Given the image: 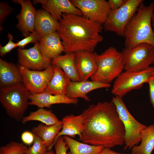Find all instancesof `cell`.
I'll use <instances>...</instances> for the list:
<instances>
[{
  "label": "cell",
  "instance_id": "cell-18",
  "mask_svg": "<svg viewBox=\"0 0 154 154\" xmlns=\"http://www.w3.org/2000/svg\"><path fill=\"white\" fill-rule=\"evenodd\" d=\"M28 99L29 105L36 106L39 108H50L52 105L57 104H76L78 101V99L70 98L65 94L55 95L45 92L30 94Z\"/></svg>",
  "mask_w": 154,
  "mask_h": 154
},
{
  "label": "cell",
  "instance_id": "cell-14",
  "mask_svg": "<svg viewBox=\"0 0 154 154\" xmlns=\"http://www.w3.org/2000/svg\"><path fill=\"white\" fill-rule=\"evenodd\" d=\"M20 4L21 7L20 13L16 17L18 23L16 26L25 37L35 32V24L36 11L29 0H13Z\"/></svg>",
  "mask_w": 154,
  "mask_h": 154
},
{
  "label": "cell",
  "instance_id": "cell-24",
  "mask_svg": "<svg viewBox=\"0 0 154 154\" xmlns=\"http://www.w3.org/2000/svg\"><path fill=\"white\" fill-rule=\"evenodd\" d=\"M75 56V53H66L53 59L51 62L61 68L72 82L80 81L76 68Z\"/></svg>",
  "mask_w": 154,
  "mask_h": 154
},
{
  "label": "cell",
  "instance_id": "cell-32",
  "mask_svg": "<svg viewBox=\"0 0 154 154\" xmlns=\"http://www.w3.org/2000/svg\"><path fill=\"white\" fill-rule=\"evenodd\" d=\"M55 154H67L69 148L63 136L59 137L54 145Z\"/></svg>",
  "mask_w": 154,
  "mask_h": 154
},
{
  "label": "cell",
  "instance_id": "cell-21",
  "mask_svg": "<svg viewBox=\"0 0 154 154\" xmlns=\"http://www.w3.org/2000/svg\"><path fill=\"white\" fill-rule=\"evenodd\" d=\"M59 26V22L56 21L46 10L39 9L36 11L35 31L41 37L57 31Z\"/></svg>",
  "mask_w": 154,
  "mask_h": 154
},
{
  "label": "cell",
  "instance_id": "cell-16",
  "mask_svg": "<svg viewBox=\"0 0 154 154\" xmlns=\"http://www.w3.org/2000/svg\"><path fill=\"white\" fill-rule=\"evenodd\" d=\"M42 7L58 22L63 13L71 14L83 16L81 11L68 0H40Z\"/></svg>",
  "mask_w": 154,
  "mask_h": 154
},
{
  "label": "cell",
  "instance_id": "cell-23",
  "mask_svg": "<svg viewBox=\"0 0 154 154\" xmlns=\"http://www.w3.org/2000/svg\"><path fill=\"white\" fill-rule=\"evenodd\" d=\"M53 66V74L44 92L55 95H65L66 88L71 81L61 68L57 66Z\"/></svg>",
  "mask_w": 154,
  "mask_h": 154
},
{
  "label": "cell",
  "instance_id": "cell-27",
  "mask_svg": "<svg viewBox=\"0 0 154 154\" xmlns=\"http://www.w3.org/2000/svg\"><path fill=\"white\" fill-rule=\"evenodd\" d=\"M34 121H40L48 125H54L61 121L51 111L43 108H39L36 111L31 112L28 115L23 117L21 122L25 124Z\"/></svg>",
  "mask_w": 154,
  "mask_h": 154
},
{
  "label": "cell",
  "instance_id": "cell-22",
  "mask_svg": "<svg viewBox=\"0 0 154 154\" xmlns=\"http://www.w3.org/2000/svg\"><path fill=\"white\" fill-rule=\"evenodd\" d=\"M62 128L61 121L57 124L50 125L40 123L33 127L31 132L40 138L49 151L51 150L55 139Z\"/></svg>",
  "mask_w": 154,
  "mask_h": 154
},
{
  "label": "cell",
  "instance_id": "cell-1",
  "mask_svg": "<svg viewBox=\"0 0 154 154\" xmlns=\"http://www.w3.org/2000/svg\"><path fill=\"white\" fill-rule=\"evenodd\" d=\"M82 114L84 128L79 141L110 149L124 144V125L112 101L91 105Z\"/></svg>",
  "mask_w": 154,
  "mask_h": 154
},
{
  "label": "cell",
  "instance_id": "cell-26",
  "mask_svg": "<svg viewBox=\"0 0 154 154\" xmlns=\"http://www.w3.org/2000/svg\"><path fill=\"white\" fill-rule=\"evenodd\" d=\"M63 137L70 149L67 154H100L105 148L80 142L68 136Z\"/></svg>",
  "mask_w": 154,
  "mask_h": 154
},
{
  "label": "cell",
  "instance_id": "cell-11",
  "mask_svg": "<svg viewBox=\"0 0 154 154\" xmlns=\"http://www.w3.org/2000/svg\"><path fill=\"white\" fill-rule=\"evenodd\" d=\"M80 9L83 16L89 20L103 25L110 11L108 1L105 0H71Z\"/></svg>",
  "mask_w": 154,
  "mask_h": 154
},
{
  "label": "cell",
  "instance_id": "cell-2",
  "mask_svg": "<svg viewBox=\"0 0 154 154\" xmlns=\"http://www.w3.org/2000/svg\"><path fill=\"white\" fill-rule=\"evenodd\" d=\"M57 32L62 40L66 53L87 51L94 52L103 39L100 34L102 25L85 17L63 13Z\"/></svg>",
  "mask_w": 154,
  "mask_h": 154
},
{
  "label": "cell",
  "instance_id": "cell-7",
  "mask_svg": "<svg viewBox=\"0 0 154 154\" xmlns=\"http://www.w3.org/2000/svg\"><path fill=\"white\" fill-rule=\"evenodd\" d=\"M121 52L125 71H141L154 63V46L148 44H139L131 48H125Z\"/></svg>",
  "mask_w": 154,
  "mask_h": 154
},
{
  "label": "cell",
  "instance_id": "cell-20",
  "mask_svg": "<svg viewBox=\"0 0 154 154\" xmlns=\"http://www.w3.org/2000/svg\"><path fill=\"white\" fill-rule=\"evenodd\" d=\"M20 82H23V79L18 66L0 58V88Z\"/></svg>",
  "mask_w": 154,
  "mask_h": 154
},
{
  "label": "cell",
  "instance_id": "cell-37",
  "mask_svg": "<svg viewBox=\"0 0 154 154\" xmlns=\"http://www.w3.org/2000/svg\"><path fill=\"white\" fill-rule=\"evenodd\" d=\"M100 154H125L115 151L110 148H105Z\"/></svg>",
  "mask_w": 154,
  "mask_h": 154
},
{
  "label": "cell",
  "instance_id": "cell-25",
  "mask_svg": "<svg viewBox=\"0 0 154 154\" xmlns=\"http://www.w3.org/2000/svg\"><path fill=\"white\" fill-rule=\"evenodd\" d=\"M141 137V144L131 149V154H151L154 149V124L143 130Z\"/></svg>",
  "mask_w": 154,
  "mask_h": 154
},
{
  "label": "cell",
  "instance_id": "cell-9",
  "mask_svg": "<svg viewBox=\"0 0 154 154\" xmlns=\"http://www.w3.org/2000/svg\"><path fill=\"white\" fill-rule=\"evenodd\" d=\"M143 0H127L120 8L111 10L105 22L102 25L106 31L114 32L123 37L125 29L135 14Z\"/></svg>",
  "mask_w": 154,
  "mask_h": 154
},
{
  "label": "cell",
  "instance_id": "cell-3",
  "mask_svg": "<svg viewBox=\"0 0 154 154\" xmlns=\"http://www.w3.org/2000/svg\"><path fill=\"white\" fill-rule=\"evenodd\" d=\"M143 1L140 4L136 13L133 16L124 31V46L131 48L142 43L154 46V33L151 22L154 3L145 5Z\"/></svg>",
  "mask_w": 154,
  "mask_h": 154
},
{
  "label": "cell",
  "instance_id": "cell-10",
  "mask_svg": "<svg viewBox=\"0 0 154 154\" xmlns=\"http://www.w3.org/2000/svg\"><path fill=\"white\" fill-rule=\"evenodd\" d=\"M23 79V83L30 94L44 92L47 85L51 79L54 72L52 64L42 70L28 69L18 64Z\"/></svg>",
  "mask_w": 154,
  "mask_h": 154
},
{
  "label": "cell",
  "instance_id": "cell-33",
  "mask_svg": "<svg viewBox=\"0 0 154 154\" xmlns=\"http://www.w3.org/2000/svg\"><path fill=\"white\" fill-rule=\"evenodd\" d=\"M9 41L4 46L0 45V55L1 57L3 56L13 49L17 47V43L14 42L13 40V36L9 33L8 35Z\"/></svg>",
  "mask_w": 154,
  "mask_h": 154
},
{
  "label": "cell",
  "instance_id": "cell-34",
  "mask_svg": "<svg viewBox=\"0 0 154 154\" xmlns=\"http://www.w3.org/2000/svg\"><path fill=\"white\" fill-rule=\"evenodd\" d=\"M35 137V135L32 132L27 131L23 132L21 135V140L23 143L29 145L33 143Z\"/></svg>",
  "mask_w": 154,
  "mask_h": 154
},
{
  "label": "cell",
  "instance_id": "cell-31",
  "mask_svg": "<svg viewBox=\"0 0 154 154\" xmlns=\"http://www.w3.org/2000/svg\"><path fill=\"white\" fill-rule=\"evenodd\" d=\"M13 11V9L6 2H0V31L3 29L1 25L6 17Z\"/></svg>",
  "mask_w": 154,
  "mask_h": 154
},
{
  "label": "cell",
  "instance_id": "cell-13",
  "mask_svg": "<svg viewBox=\"0 0 154 154\" xmlns=\"http://www.w3.org/2000/svg\"><path fill=\"white\" fill-rule=\"evenodd\" d=\"M75 54L76 68L80 81L88 80L97 70L98 54L87 51H78Z\"/></svg>",
  "mask_w": 154,
  "mask_h": 154
},
{
  "label": "cell",
  "instance_id": "cell-30",
  "mask_svg": "<svg viewBox=\"0 0 154 154\" xmlns=\"http://www.w3.org/2000/svg\"><path fill=\"white\" fill-rule=\"evenodd\" d=\"M41 36L35 31L33 33H31L27 37L18 41L17 43V47L24 48L25 46L30 43L35 44L39 41Z\"/></svg>",
  "mask_w": 154,
  "mask_h": 154
},
{
  "label": "cell",
  "instance_id": "cell-5",
  "mask_svg": "<svg viewBox=\"0 0 154 154\" xmlns=\"http://www.w3.org/2000/svg\"><path fill=\"white\" fill-rule=\"evenodd\" d=\"M97 70L91 78L92 81L110 84L124 69L122 54L114 47L110 46L97 56Z\"/></svg>",
  "mask_w": 154,
  "mask_h": 154
},
{
  "label": "cell",
  "instance_id": "cell-15",
  "mask_svg": "<svg viewBox=\"0 0 154 154\" xmlns=\"http://www.w3.org/2000/svg\"><path fill=\"white\" fill-rule=\"evenodd\" d=\"M111 86L110 84L92 80L71 81L66 88L65 95L70 98H81L86 101H89L90 99L87 96L89 92L99 88H109Z\"/></svg>",
  "mask_w": 154,
  "mask_h": 154
},
{
  "label": "cell",
  "instance_id": "cell-35",
  "mask_svg": "<svg viewBox=\"0 0 154 154\" xmlns=\"http://www.w3.org/2000/svg\"><path fill=\"white\" fill-rule=\"evenodd\" d=\"M127 0H109L108 4L111 10L117 9L123 6Z\"/></svg>",
  "mask_w": 154,
  "mask_h": 154
},
{
  "label": "cell",
  "instance_id": "cell-39",
  "mask_svg": "<svg viewBox=\"0 0 154 154\" xmlns=\"http://www.w3.org/2000/svg\"><path fill=\"white\" fill-rule=\"evenodd\" d=\"M45 154H54V152L52 150L48 151Z\"/></svg>",
  "mask_w": 154,
  "mask_h": 154
},
{
  "label": "cell",
  "instance_id": "cell-38",
  "mask_svg": "<svg viewBox=\"0 0 154 154\" xmlns=\"http://www.w3.org/2000/svg\"><path fill=\"white\" fill-rule=\"evenodd\" d=\"M151 22L153 30L154 33V9H153L152 14Z\"/></svg>",
  "mask_w": 154,
  "mask_h": 154
},
{
  "label": "cell",
  "instance_id": "cell-17",
  "mask_svg": "<svg viewBox=\"0 0 154 154\" xmlns=\"http://www.w3.org/2000/svg\"><path fill=\"white\" fill-rule=\"evenodd\" d=\"M61 39L57 31L41 36L38 43L42 55L52 60L65 52Z\"/></svg>",
  "mask_w": 154,
  "mask_h": 154
},
{
  "label": "cell",
  "instance_id": "cell-12",
  "mask_svg": "<svg viewBox=\"0 0 154 154\" xmlns=\"http://www.w3.org/2000/svg\"><path fill=\"white\" fill-rule=\"evenodd\" d=\"M17 53L18 64L28 69L42 70L52 64V60L42 54L38 42L29 49L19 48Z\"/></svg>",
  "mask_w": 154,
  "mask_h": 154
},
{
  "label": "cell",
  "instance_id": "cell-8",
  "mask_svg": "<svg viewBox=\"0 0 154 154\" xmlns=\"http://www.w3.org/2000/svg\"><path fill=\"white\" fill-rule=\"evenodd\" d=\"M154 76V67L152 66L140 71L122 72L115 79L112 93L122 98L131 91L141 88Z\"/></svg>",
  "mask_w": 154,
  "mask_h": 154
},
{
  "label": "cell",
  "instance_id": "cell-19",
  "mask_svg": "<svg viewBox=\"0 0 154 154\" xmlns=\"http://www.w3.org/2000/svg\"><path fill=\"white\" fill-rule=\"evenodd\" d=\"M62 128L56 137L53 145V147L58 138L60 136L66 135L72 138L77 135L80 137L82 136L84 125L82 114L75 116L73 114L67 115L61 121Z\"/></svg>",
  "mask_w": 154,
  "mask_h": 154
},
{
  "label": "cell",
  "instance_id": "cell-36",
  "mask_svg": "<svg viewBox=\"0 0 154 154\" xmlns=\"http://www.w3.org/2000/svg\"><path fill=\"white\" fill-rule=\"evenodd\" d=\"M147 83L149 84L150 102L154 109V76L151 78Z\"/></svg>",
  "mask_w": 154,
  "mask_h": 154
},
{
  "label": "cell",
  "instance_id": "cell-6",
  "mask_svg": "<svg viewBox=\"0 0 154 154\" xmlns=\"http://www.w3.org/2000/svg\"><path fill=\"white\" fill-rule=\"evenodd\" d=\"M111 101L115 104L125 130V150L131 149L141 141L142 130L147 127L137 121L131 115L127 108L122 98L113 97Z\"/></svg>",
  "mask_w": 154,
  "mask_h": 154
},
{
  "label": "cell",
  "instance_id": "cell-4",
  "mask_svg": "<svg viewBox=\"0 0 154 154\" xmlns=\"http://www.w3.org/2000/svg\"><path fill=\"white\" fill-rule=\"evenodd\" d=\"M30 93L23 82L0 88V102L7 115L21 121L29 104Z\"/></svg>",
  "mask_w": 154,
  "mask_h": 154
},
{
  "label": "cell",
  "instance_id": "cell-29",
  "mask_svg": "<svg viewBox=\"0 0 154 154\" xmlns=\"http://www.w3.org/2000/svg\"><path fill=\"white\" fill-rule=\"evenodd\" d=\"M35 136L33 145L28 148L25 154H45L48 151L47 147L40 137Z\"/></svg>",
  "mask_w": 154,
  "mask_h": 154
},
{
  "label": "cell",
  "instance_id": "cell-28",
  "mask_svg": "<svg viewBox=\"0 0 154 154\" xmlns=\"http://www.w3.org/2000/svg\"><path fill=\"white\" fill-rule=\"evenodd\" d=\"M28 148L21 143L11 141L0 148V154H25Z\"/></svg>",
  "mask_w": 154,
  "mask_h": 154
}]
</instances>
